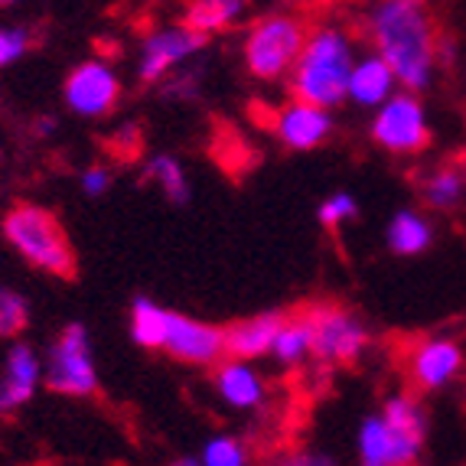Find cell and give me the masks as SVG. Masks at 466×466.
Listing matches in <instances>:
<instances>
[{
	"instance_id": "cell-1",
	"label": "cell",
	"mask_w": 466,
	"mask_h": 466,
	"mask_svg": "<svg viewBox=\"0 0 466 466\" xmlns=\"http://www.w3.org/2000/svg\"><path fill=\"white\" fill-rule=\"evenodd\" d=\"M369 39L395 72L401 92L420 95L434 86L441 39L434 16L418 0H385L369 14Z\"/></svg>"
},
{
	"instance_id": "cell-2",
	"label": "cell",
	"mask_w": 466,
	"mask_h": 466,
	"mask_svg": "<svg viewBox=\"0 0 466 466\" xmlns=\"http://www.w3.org/2000/svg\"><path fill=\"white\" fill-rule=\"evenodd\" d=\"M352 66H356V49H352L350 33L336 24L317 26L307 36V46L288 78L290 95L294 101L313 105V108H339L350 92Z\"/></svg>"
},
{
	"instance_id": "cell-3",
	"label": "cell",
	"mask_w": 466,
	"mask_h": 466,
	"mask_svg": "<svg viewBox=\"0 0 466 466\" xmlns=\"http://www.w3.org/2000/svg\"><path fill=\"white\" fill-rule=\"evenodd\" d=\"M0 232H4L10 248L36 271H46L63 280H69L78 271V258L63 218L46 206L16 202L14 209H7L0 218Z\"/></svg>"
},
{
	"instance_id": "cell-4",
	"label": "cell",
	"mask_w": 466,
	"mask_h": 466,
	"mask_svg": "<svg viewBox=\"0 0 466 466\" xmlns=\"http://www.w3.org/2000/svg\"><path fill=\"white\" fill-rule=\"evenodd\" d=\"M307 24L297 14H261L251 20L248 33L241 39V56L245 69L258 82H284L294 72L303 46H307Z\"/></svg>"
},
{
	"instance_id": "cell-5",
	"label": "cell",
	"mask_w": 466,
	"mask_h": 466,
	"mask_svg": "<svg viewBox=\"0 0 466 466\" xmlns=\"http://www.w3.org/2000/svg\"><path fill=\"white\" fill-rule=\"evenodd\" d=\"M43 381L49 391L66 398H88L98 391V369L86 323H66L49 342L43 359Z\"/></svg>"
},
{
	"instance_id": "cell-6",
	"label": "cell",
	"mask_w": 466,
	"mask_h": 466,
	"mask_svg": "<svg viewBox=\"0 0 466 466\" xmlns=\"http://www.w3.org/2000/svg\"><path fill=\"white\" fill-rule=\"evenodd\" d=\"M313 333V359L319 366H352L369 350L372 333L352 310L339 303H313L310 310H303Z\"/></svg>"
},
{
	"instance_id": "cell-7",
	"label": "cell",
	"mask_w": 466,
	"mask_h": 466,
	"mask_svg": "<svg viewBox=\"0 0 466 466\" xmlns=\"http://www.w3.org/2000/svg\"><path fill=\"white\" fill-rule=\"evenodd\" d=\"M369 134L381 150L395 157H414L431 144V117L420 95L398 92L372 115Z\"/></svg>"
},
{
	"instance_id": "cell-8",
	"label": "cell",
	"mask_w": 466,
	"mask_h": 466,
	"mask_svg": "<svg viewBox=\"0 0 466 466\" xmlns=\"http://www.w3.org/2000/svg\"><path fill=\"white\" fill-rule=\"evenodd\" d=\"M63 98L72 115L78 117H105L121 101V78L115 66L105 59H86L69 69L63 86Z\"/></svg>"
},
{
	"instance_id": "cell-9",
	"label": "cell",
	"mask_w": 466,
	"mask_h": 466,
	"mask_svg": "<svg viewBox=\"0 0 466 466\" xmlns=\"http://www.w3.org/2000/svg\"><path fill=\"white\" fill-rule=\"evenodd\" d=\"M202 49H206V36L193 33L189 26H160L140 43L137 78L144 86H157V82L170 78L177 66H187L193 56H199Z\"/></svg>"
},
{
	"instance_id": "cell-10",
	"label": "cell",
	"mask_w": 466,
	"mask_h": 466,
	"mask_svg": "<svg viewBox=\"0 0 466 466\" xmlns=\"http://www.w3.org/2000/svg\"><path fill=\"white\" fill-rule=\"evenodd\" d=\"M164 352L170 359H177V362H183V366H218V362H226V327L170 310Z\"/></svg>"
},
{
	"instance_id": "cell-11",
	"label": "cell",
	"mask_w": 466,
	"mask_h": 466,
	"mask_svg": "<svg viewBox=\"0 0 466 466\" xmlns=\"http://www.w3.org/2000/svg\"><path fill=\"white\" fill-rule=\"evenodd\" d=\"M379 414L389 428L398 466H418L424 443H428V411H424L420 398L411 391H395L381 401Z\"/></svg>"
},
{
	"instance_id": "cell-12",
	"label": "cell",
	"mask_w": 466,
	"mask_h": 466,
	"mask_svg": "<svg viewBox=\"0 0 466 466\" xmlns=\"http://www.w3.org/2000/svg\"><path fill=\"white\" fill-rule=\"evenodd\" d=\"M466 366V352L451 336H431L420 339L408 356V379L418 391L447 389Z\"/></svg>"
},
{
	"instance_id": "cell-13",
	"label": "cell",
	"mask_w": 466,
	"mask_h": 466,
	"mask_svg": "<svg viewBox=\"0 0 466 466\" xmlns=\"http://www.w3.org/2000/svg\"><path fill=\"white\" fill-rule=\"evenodd\" d=\"M43 385V356L26 339L10 342L0 375V414H14L24 408Z\"/></svg>"
},
{
	"instance_id": "cell-14",
	"label": "cell",
	"mask_w": 466,
	"mask_h": 466,
	"mask_svg": "<svg viewBox=\"0 0 466 466\" xmlns=\"http://www.w3.org/2000/svg\"><path fill=\"white\" fill-rule=\"evenodd\" d=\"M333 111L313 108V105H303V101H288L274 117V137L288 150H297V154L323 147L329 134H333Z\"/></svg>"
},
{
	"instance_id": "cell-15",
	"label": "cell",
	"mask_w": 466,
	"mask_h": 466,
	"mask_svg": "<svg viewBox=\"0 0 466 466\" xmlns=\"http://www.w3.org/2000/svg\"><path fill=\"white\" fill-rule=\"evenodd\" d=\"M284 319H288V313L265 310V313H255V317L228 323L226 327V359L251 362V359L271 356L274 339H278Z\"/></svg>"
},
{
	"instance_id": "cell-16",
	"label": "cell",
	"mask_w": 466,
	"mask_h": 466,
	"mask_svg": "<svg viewBox=\"0 0 466 466\" xmlns=\"http://www.w3.org/2000/svg\"><path fill=\"white\" fill-rule=\"evenodd\" d=\"M212 389L222 398V404H228L235 411H258L268 401V381L251 362H235V359L218 362Z\"/></svg>"
},
{
	"instance_id": "cell-17",
	"label": "cell",
	"mask_w": 466,
	"mask_h": 466,
	"mask_svg": "<svg viewBox=\"0 0 466 466\" xmlns=\"http://www.w3.org/2000/svg\"><path fill=\"white\" fill-rule=\"evenodd\" d=\"M398 92H401V86H398L395 72L389 69V63H385L381 56L369 53V56H362V59H356L346 101H352V105H359V108L379 111L381 105H385L389 98H395Z\"/></svg>"
},
{
	"instance_id": "cell-18",
	"label": "cell",
	"mask_w": 466,
	"mask_h": 466,
	"mask_svg": "<svg viewBox=\"0 0 466 466\" xmlns=\"http://www.w3.org/2000/svg\"><path fill=\"white\" fill-rule=\"evenodd\" d=\"M385 245L398 258L424 255L434 245V226L418 209H398L385 226Z\"/></svg>"
},
{
	"instance_id": "cell-19",
	"label": "cell",
	"mask_w": 466,
	"mask_h": 466,
	"mask_svg": "<svg viewBox=\"0 0 466 466\" xmlns=\"http://www.w3.org/2000/svg\"><path fill=\"white\" fill-rule=\"evenodd\" d=\"M167 323H170V310L164 303H157L154 297H134L131 313H127V327H131V339L140 350H164L167 339Z\"/></svg>"
},
{
	"instance_id": "cell-20",
	"label": "cell",
	"mask_w": 466,
	"mask_h": 466,
	"mask_svg": "<svg viewBox=\"0 0 466 466\" xmlns=\"http://www.w3.org/2000/svg\"><path fill=\"white\" fill-rule=\"evenodd\" d=\"M144 177L160 187V193L173 202V206H189L193 199V187H189V173L187 167L179 164V157L173 154H154L144 164Z\"/></svg>"
},
{
	"instance_id": "cell-21",
	"label": "cell",
	"mask_w": 466,
	"mask_h": 466,
	"mask_svg": "<svg viewBox=\"0 0 466 466\" xmlns=\"http://www.w3.org/2000/svg\"><path fill=\"white\" fill-rule=\"evenodd\" d=\"M245 14V4L241 0H196L183 10V26H189L199 36H209V33H222Z\"/></svg>"
},
{
	"instance_id": "cell-22",
	"label": "cell",
	"mask_w": 466,
	"mask_h": 466,
	"mask_svg": "<svg viewBox=\"0 0 466 466\" xmlns=\"http://www.w3.org/2000/svg\"><path fill=\"white\" fill-rule=\"evenodd\" d=\"M271 356H274V362L284 369L303 366V362L313 356V333L303 313H294V317L284 319V327H280L278 339H274Z\"/></svg>"
},
{
	"instance_id": "cell-23",
	"label": "cell",
	"mask_w": 466,
	"mask_h": 466,
	"mask_svg": "<svg viewBox=\"0 0 466 466\" xmlns=\"http://www.w3.org/2000/svg\"><path fill=\"white\" fill-rule=\"evenodd\" d=\"M356 457H359V466H398L389 428H385V420H381L379 411L362 418V424H359Z\"/></svg>"
},
{
	"instance_id": "cell-24",
	"label": "cell",
	"mask_w": 466,
	"mask_h": 466,
	"mask_svg": "<svg viewBox=\"0 0 466 466\" xmlns=\"http://www.w3.org/2000/svg\"><path fill=\"white\" fill-rule=\"evenodd\" d=\"M420 193L431 209H457L466 196V177L457 167H437L424 183H420Z\"/></svg>"
},
{
	"instance_id": "cell-25",
	"label": "cell",
	"mask_w": 466,
	"mask_h": 466,
	"mask_svg": "<svg viewBox=\"0 0 466 466\" xmlns=\"http://www.w3.org/2000/svg\"><path fill=\"white\" fill-rule=\"evenodd\" d=\"M30 327V300L20 290L0 284V339L16 342Z\"/></svg>"
},
{
	"instance_id": "cell-26",
	"label": "cell",
	"mask_w": 466,
	"mask_h": 466,
	"mask_svg": "<svg viewBox=\"0 0 466 466\" xmlns=\"http://www.w3.org/2000/svg\"><path fill=\"white\" fill-rule=\"evenodd\" d=\"M199 463L202 466H248L251 453L235 434H216L202 443Z\"/></svg>"
},
{
	"instance_id": "cell-27",
	"label": "cell",
	"mask_w": 466,
	"mask_h": 466,
	"mask_svg": "<svg viewBox=\"0 0 466 466\" xmlns=\"http://www.w3.org/2000/svg\"><path fill=\"white\" fill-rule=\"evenodd\" d=\"M356 216H359V202H356V196L346 193V189H339V193H329L327 199L319 202V209H317V218L327 228H342L346 222H352Z\"/></svg>"
},
{
	"instance_id": "cell-28",
	"label": "cell",
	"mask_w": 466,
	"mask_h": 466,
	"mask_svg": "<svg viewBox=\"0 0 466 466\" xmlns=\"http://www.w3.org/2000/svg\"><path fill=\"white\" fill-rule=\"evenodd\" d=\"M30 53V30L24 26H0V69L14 66Z\"/></svg>"
},
{
	"instance_id": "cell-29",
	"label": "cell",
	"mask_w": 466,
	"mask_h": 466,
	"mask_svg": "<svg viewBox=\"0 0 466 466\" xmlns=\"http://www.w3.org/2000/svg\"><path fill=\"white\" fill-rule=\"evenodd\" d=\"M274 466H336V460L329 453L317 451V447H297V451H288L284 457H278Z\"/></svg>"
},
{
	"instance_id": "cell-30",
	"label": "cell",
	"mask_w": 466,
	"mask_h": 466,
	"mask_svg": "<svg viewBox=\"0 0 466 466\" xmlns=\"http://www.w3.org/2000/svg\"><path fill=\"white\" fill-rule=\"evenodd\" d=\"M78 187H82V193L86 196H105L111 189V170L105 164L86 167L82 177H78Z\"/></svg>"
},
{
	"instance_id": "cell-31",
	"label": "cell",
	"mask_w": 466,
	"mask_h": 466,
	"mask_svg": "<svg viewBox=\"0 0 466 466\" xmlns=\"http://www.w3.org/2000/svg\"><path fill=\"white\" fill-rule=\"evenodd\" d=\"M167 95H187V98H196L199 95V86H196L193 72H179L167 82Z\"/></svg>"
},
{
	"instance_id": "cell-32",
	"label": "cell",
	"mask_w": 466,
	"mask_h": 466,
	"mask_svg": "<svg viewBox=\"0 0 466 466\" xmlns=\"http://www.w3.org/2000/svg\"><path fill=\"white\" fill-rule=\"evenodd\" d=\"M170 466H202V463H199V457H179V460H173Z\"/></svg>"
},
{
	"instance_id": "cell-33",
	"label": "cell",
	"mask_w": 466,
	"mask_h": 466,
	"mask_svg": "<svg viewBox=\"0 0 466 466\" xmlns=\"http://www.w3.org/2000/svg\"><path fill=\"white\" fill-rule=\"evenodd\" d=\"M0 154H4V150H0Z\"/></svg>"
}]
</instances>
